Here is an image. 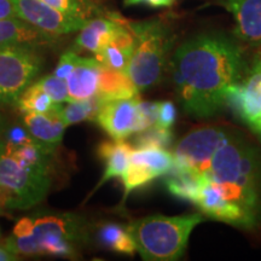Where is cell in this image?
I'll use <instances>...</instances> for the list:
<instances>
[{
  "instance_id": "cell-1",
  "label": "cell",
  "mask_w": 261,
  "mask_h": 261,
  "mask_svg": "<svg viewBox=\"0 0 261 261\" xmlns=\"http://www.w3.org/2000/svg\"><path fill=\"white\" fill-rule=\"evenodd\" d=\"M174 168L210 181L240 211L244 230L261 228V151L237 129L204 125L175 145Z\"/></svg>"
},
{
  "instance_id": "cell-2",
  "label": "cell",
  "mask_w": 261,
  "mask_h": 261,
  "mask_svg": "<svg viewBox=\"0 0 261 261\" xmlns=\"http://www.w3.org/2000/svg\"><path fill=\"white\" fill-rule=\"evenodd\" d=\"M171 69L185 112L210 117L226 106L227 90L244 79L247 62L237 41L210 33L181 44L171 60Z\"/></svg>"
},
{
  "instance_id": "cell-3",
  "label": "cell",
  "mask_w": 261,
  "mask_h": 261,
  "mask_svg": "<svg viewBox=\"0 0 261 261\" xmlns=\"http://www.w3.org/2000/svg\"><path fill=\"white\" fill-rule=\"evenodd\" d=\"M203 220L200 213L179 217L156 214L132 221L127 230L143 259L173 261L182 256L192 230Z\"/></svg>"
},
{
  "instance_id": "cell-4",
  "label": "cell",
  "mask_w": 261,
  "mask_h": 261,
  "mask_svg": "<svg viewBox=\"0 0 261 261\" xmlns=\"http://www.w3.org/2000/svg\"><path fill=\"white\" fill-rule=\"evenodd\" d=\"M126 23L136 37L135 51L127 68V75L140 92L161 81L169 61L173 35L167 25L159 19L126 21Z\"/></svg>"
},
{
  "instance_id": "cell-5",
  "label": "cell",
  "mask_w": 261,
  "mask_h": 261,
  "mask_svg": "<svg viewBox=\"0 0 261 261\" xmlns=\"http://www.w3.org/2000/svg\"><path fill=\"white\" fill-rule=\"evenodd\" d=\"M76 218L46 215L34 219V231L31 236L6 238L3 247L16 255L70 256L74 254L71 241L79 236Z\"/></svg>"
},
{
  "instance_id": "cell-6",
  "label": "cell",
  "mask_w": 261,
  "mask_h": 261,
  "mask_svg": "<svg viewBox=\"0 0 261 261\" xmlns=\"http://www.w3.org/2000/svg\"><path fill=\"white\" fill-rule=\"evenodd\" d=\"M42 68L35 47L25 45L0 46V106H14L34 83Z\"/></svg>"
},
{
  "instance_id": "cell-7",
  "label": "cell",
  "mask_w": 261,
  "mask_h": 261,
  "mask_svg": "<svg viewBox=\"0 0 261 261\" xmlns=\"http://www.w3.org/2000/svg\"><path fill=\"white\" fill-rule=\"evenodd\" d=\"M0 185L14 194V210H27L40 203L47 195L50 169L25 167L4 152L0 161Z\"/></svg>"
},
{
  "instance_id": "cell-8",
  "label": "cell",
  "mask_w": 261,
  "mask_h": 261,
  "mask_svg": "<svg viewBox=\"0 0 261 261\" xmlns=\"http://www.w3.org/2000/svg\"><path fill=\"white\" fill-rule=\"evenodd\" d=\"M226 106H230L253 130L261 135V52L247 71L242 83L227 91Z\"/></svg>"
},
{
  "instance_id": "cell-9",
  "label": "cell",
  "mask_w": 261,
  "mask_h": 261,
  "mask_svg": "<svg viewBox=\"0 0 261 261\" xmlns=\"http://www.w3.org/2000/svg\"><path fill=\"white\" fill-rule=\"evenodd\" d=\"M12 3L18 18L54 37L80 31L89 21L80 16L65 14L41 0H12Z\"/></svg>"
},
{
  "instance_id": "cell-10",
  "label": "cell",
  "mask_w": 261,
  "mask_h": 261,
  "mask_svg": "<svg viewBox=\"0 0 261 261\" xmlns=\"http://www.w3.org/2000/svg\"><path fill=\"white\" fill-rule=\"evenodd\" d=\"M138 102V97L104 102L99 108L96 121L112 139L125 140L133 133L144 130Z\"/></svg>"
},
{
  "instance_id": "cell-11",
  "label": "cell",
  "mask_w": 261,
  "mask_h": 261,
  "mask_svg": "<svg viewBox=\"0 0 261 261\" xmlns=\"http://www.w3.org/2000/svg\"><path fill=\"white\" fill-rule=\"evenodd\" d=\"M234 17L236 37L250 46L261 47V0H215Z\"/></svg>"
},
{
  "instance_id": "cell-12",
  "label": "cell",
  "mask_w": 261,
  "mask_h": 261,
  "mask_svg": "<svg viewBox=\"0 0 261 261\" xmlns=\"http://www.w3.org/2000/svg\"><path fill=\"white\" fill-rule=\"evenodd\" d=\"M136 46V37L120 16L119 25L114 31L110 40L94 55V58L109 69L127 74L130 57Z\"/></svg>"
},
{
  "instance_id": "cell-13",
  "label": "cell",
  "mask_w": 261,
  "mask_h": 261,
  "mask_svg": "<svg viewBox=\"0 0 261 261\" xmlns=\"http://www.w3.org/2000/svg\"><path fill=\"white\" fill-rule=\"evenodd\" d=\"M63 106L47 114H24L23 123L33 138L50 151H55L63 139L65 125L61 117Z\"/></svg>"
},
{
  "instance_id": "cell-14",
  "label": "cell",
  "mask_w": 261,
  "mask_h": 261,
  "mask_svg": "<svg viewBox=\"0 0 261 261\" xmlns=\"http://www.w3.org/2000/svg\"><path fill=\"white\" fill-rule=\"evenodd\" d=\"M102 67L103 64L96 58L80 57L73 73L67 79L68 102L97 96Z\"/></svg>"
},
{
  "instance_id": "cell-15",
  "label": "cell",
  "mask_w": 261,
  "mask_h": 261,
  "mask_svg": "<svg viewBox=\"0 0 261 261\" xmlns=\"http://www.w3.org/2000/svg\"><path fill=\"white\" fill-rule=\"evenodd\" d=\"M56 37L35 28L21 18L0 19V46L4 45H25L37 47L48 45Z\"/></svg>"
},
{
  "instance_id": "cell-16",
  "label": "cell",
  "mask_w": 261,
  "mask_h": 261,
  "mask_svg": "<svg viewBox=\"0 0 261 261\" xmlns=\"http://www.w3.org/2000/svg\"><path fill=\"white\" fill-rule=\"evenodd\" d=\"M119 19L120 16L115 14L107 15V17L90 18L80 29V34L75 40V47L96 55L110 40L119 25Z\"/></svg>"
},
{
  "instance_id": "cell-17",
  "label": "cell",
  "mask_w": 261,
  "mask_h": 261,
  "mask_svg": "<svg viewBox=\"0 0 261 261\" xmlns=\"http://www.w3.org/2000/svg\"><path fill=\"white\" fill-rule=\"evenodd\" d=\"M130 151H132V145L126 143L125 140L112 139L100 143L97 152L107 166L103 177L96 189L102 187L104 182L112 178H121L125 174L129 166Z\"/></svg>"
},
{
  "instance_id": "cell-18",
  "label": "cell",
  "mask_w": 261,
  "mask_h": 261,
  "mask_svg": "<svg viewBox=\"0 0 261 261\" xmlns=\"http://www.w3.org/2000/svg\"><path fill=\"white\" fill-rule=\"evenodd\" d=\"M138 90L126 73L109 69L103 65L99 76V87L97 97L100 102H110L116 99H127L136 97Z\"/></svg>"
},
{
  "instance_id": "cell-19",
  "label": "cell",
  "mask_w": 261,
  "mask_h": 261,
  "mask_svg": "<svg viewBox=\"0 0 261 261\" xmlns=\"http://www.w3.org/2000/svg\"><path fill=\"white\" fill-rule=\"evenodd\" d=\"M129 162L144 166L159 177L167 175L174 168V155L163 148L145 146V148H133L130 151Z\"/></svg>"
},
{
  "instance_id": "cell-20",
  "label": "cell",
  "mask_w": 261,
  "mask_h": 261,
  "mask_svg": "<svg viewBox=\"0 0 261 261\" xmlns=\"http://www.w3.org/2000/svg\"><path fill=\"white\" fill-rule=\"evenodd\" d=\"M97 238L104 248L113 252L127 254V255H133L137 252L136 243L129 231L120 224H103L98 230Z\"/></svg>"
},
{
  "instance_id": "cell-21",
  "label": "cell",
  "mask_w": 261,
  "mask_h": 261,
  "mask_svg": "<svg viewBox=\"0 0 261 261\" xmlns=\"http://www.w3.org/2000/svg\"><path fill=\"white\" fill-rule=\"evenodd\" d=\"M61 104L62 103H55L52 98L37 83L32 84L16 102L19 112L23 114H47L57 109Z\"/></svg>"
},
{
  "instance_id": "cell-22",
  "label": "cell",
  "mask_w": 261,
  "mask_h": 261,
  "mask_svg": "<svg viewBox=\"0 0 261 261\" xmlns=\"http://www.w3.org/2000/svg\"><path fill=\"white\" fill-rule=\"evenodd\" d=\"M68 103L69 104L62 108L61 110V117L65 127L83 121H96L97 114L103 104L97 96L89 99L73 100Z\"/></svg>"
},
{
  "instance_id": "cell-23",
  "label": "cell",
  "mask_w": 261,
  "mask_h": 261,
  "mask_svg": "<svg viewBox=\"0 0 261 261\" xmlns=\"http://www.w3.org/2000/svg\"><path fill=\"white\" fill-rule=\"evenodd\" d=\"M158 178V175L151 171H149L148 168L144 166L138 165V163L129 162L128 168L125 172V174L121 177L123 189H125V195H123V200H126L127 196L129 195V192H132L136 189L145 187L146 184H149L150 181H152L154 179Z\"/></svg>"
},
{
  "instance_id": "cell-24",
  "label": "cell",
  "mask_w": 261,
  "mask_h": 261,
  "mask_svg": "<svg viewBox=\"0 0 261 261\" xmlns=\"http://www.w3.org/2000/svg\"><path fill=\"white\" fill-rule=\"evenodd\" d=\"M173 139L171 129L161 128L159 126H152L150 128L142 130L133 139V148H145V146H156L166 149L171 145Z\"/></svg>"
},
{
  "instance_id": "cell-25",
  "label": "cell",
  "mask_w": 261,
  "mask_h": 261,
  "mask_svg": "<svg viewBox=\"0 0 261 261\" xmlns=\"http://www.w3.org/2000/svg\"><path fill=\"white\" fill-rule=\"evenodd\" d=\"M52 8L63 11L65 14L90 19L97 11V6L90 0H41Z\"/></svg>"
},
{
  "instance_id": "cell-26",
  "label": "cell",
  "mask_w": 261,
  "mask_h": 261,
  "mask_svg": "<svg viewBox=\"0 0 261 261\" xmlns=\"http://www.w3.org/2000/svg\"><path fill=\"white\" fill-rule=\"evenodd\" d=\"M37 84L52 98L55 103L68 102V86L65 80L56 75H46L38 80Z\"/></svg>"
},
{
  "instance_id": "cell-27",
  "label": "cell",
  "mask_w": 261,
  "mask_h": 261,
  "mask_svg": "<svg viewBox=\"0 0 261 261\" xmlns=\"http://www.w3.org/2000/svg\"><path fill=\"white\" fill-rule=\"evenodd\" d=\"M5 138V146L8 148H17V146L31 144L35 143L37 140L33 138L27 127L22 125H12L6 129H3Z\"/></svg>"
},
{
  "instance_id": "cell-28",
  "label": "cell",
  "mask_w": 261,
  "mask_h": 261,
  "mask_svg": "<svg viewBox=\"0 0 261 261\" xmlns=\"http://www.w3.org/2000/svg\"><path fill=\"white\" fill-rule=\"evenodd\" d=\"M80 60V56L74 51H67L62 55L58 62L56 69H55V74L56 76L61 77V79L67 80L70 76V74L73 73V70L76 67L77 62Z\"/></svg>"
},
{
  "instance_id": "cell-29",
  "label": "cell",
  "mask_w": 261,
  "mask_h": 261,
  "mask_svg": "<svg viewBox=\"0 0 261 261\" xmlns=\"http://www.w3.org/2000/svg\"><path fill=\"white\" fill-rule=\"evenodd\" d=\"M175 119H177V109H175L174 104L169 100L159 102V115L156 126L165 129H171L172 126L174 125Z\"/></svg>"
},
{
  "instance_id": "cell-30",
  "label": "cell",
  "mask_w": 261,
  "mask_h": 261,
  "mask_svg": "<svg viewBox=\"0 0 261 261\" xmlns=\"http://www.w3.org/2000/svg\"><path fill=\"white\" fill-rule=\"evenodd\" d=\"M138 108L144 130L155 126L158 122L159 102H144V100L139 99Z\"/></svg>"
},
{
  "instance_id": "cell-31",
  "label": "cell",
  "mask_w": 261,
  "mask_h": 261,
  "mask_svg": "<svg viewBox=\"0 0 261 261\" xmlns=\"http://www.w3.org/2000/svg\"><path fill=\"white\" fill-rule=\"evenodd\" d=\"M33 231H34V220H32L31 218H22L15 225L12 234L16 237H27L31 236Z\"/></svg>"
},
{
  "instance_id": "cell-32",
  "label": "cell",
  "mask_w": 261,
  "mask_h": 261,
  "mask_svg": "<svg viewBox=\"0 0 261 261\" xmlns=\"http://www.w3.org/2000/svg\"><path fill=\"white\" fill-rule=\"evenodd\" d=\"M14 194L9 189L0 185V214L5 210H14Z\"/></svg>"
},
{
  "instance_id": "cell-33",
  "label": "cell",
  "mask_w": 261,
  "mask_h": 261,
  "mask_svg": "<svg viewBox=\"0 0 261 261\" xmlns=\"http://www.w3.org/2000/svg\"><path fill=\"white\" fill-rule=\"evenodd\" d=\"M175 0H125V5H139L144 4L151 8H166V6H171L174 4Z\"/></svg>"
},
{
  "instance_id": "cell-34",
  "label": "cell",
  "mask_w": 261,
  "mask_h": 261,
  "mask_svg": "<svg viewBox=\"0 0 261 261\" xmlns=\"http://www.w3.org/2000/svg\"><path fill=\"white\" fill-rule=\"evenodd\" d=\"M18 18L12 0H0V19Z\"/></svg>"
},
{
  "instance_id": "cell-35",
  "label": "cell",
  "mask_w": 261,
  "mask_h": 261,
  "mask_svg": "<svg viewBox=\"0 0 261 261\" xmlns=\"http://www.w3.org/2000/svg\"><path fill=\"white\" fill-rule=\"evenodd\" d=\"M16 259H17L16 254L9 252L4 247H0V261H11Z\"/></svg>"
},
{
  "instance_id": "cell-36",
  "label": "cell",
  "mask_w": 261,
  "mask_h": 261,
  "mask_svg": "<svg viewBox=\"0 0 261 261\" xmlns=\"http://www.w3.org/2000/svg\"><path fill=\"white\" fill-rule=\"evenodd\" d=\"M3 123L0 125V161H2L3 155L5 152V138H4V133H3Z\"/></svg>"
},
{
  "instance_id": "cell-37",
  "label": "cell",
  "mask_w": 261,
  "mask_h": 261,
  "mask_svg": "<svg viewBox=\"0 0 261 261\" xmlns=\"http://www.w3.org/2000/svg\"><path fill=\"white\" fill-rule=\"evenodd\" d=\"M3 121H2V116H0V125H2Z\"/></svg>"
}]
</instances>
